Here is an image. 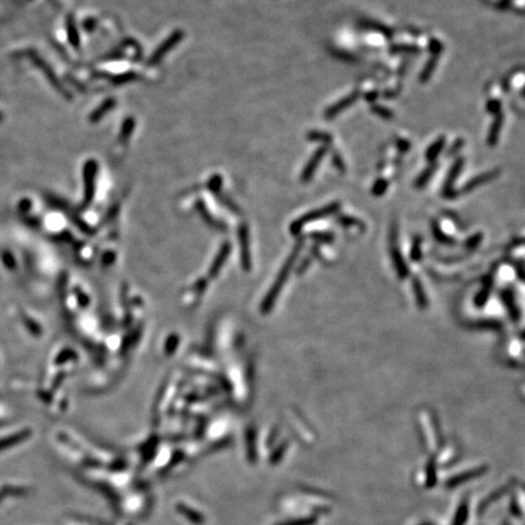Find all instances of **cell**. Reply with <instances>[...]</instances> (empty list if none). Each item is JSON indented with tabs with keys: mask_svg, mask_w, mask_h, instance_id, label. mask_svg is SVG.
Returning <instances> with one entry per match:
<instances>
[{
	"mask_svg": "<svg viewBox=\"0 0 525 525\" xmlns=\"http://www.w3.org/2000/svg\"><path fill=\"white\" fill-rule=\"evenodd\" d=\"M338 221L341 224H343V225H360L361 224L357 220H355L354 218H350V217H341L338 219Z\"/></svg>",
	"mask_w": 525,
	"mask_h": 525,
	"instance_id": "35",
	"label": "cell"
},
{
	"mask_svg": "<svg viewBox=\"0 0 525 525\" xmlns=\"http://www.w3.org/2000/svg\"><path fill=\"white\" fill-rule=\"evenodd\" d=\"M99 172V165L95 159H88L83 167L84 181V206H89L95 195V181Z\"/></svg>",
	"mask_w": 525,
	"mask_h": 525,
	"instance_id": "4",
	"label": "cell"
},
{
	"mask_svg": "<svg viewBox=\"0 0 525 525\" xmlns=\"http://www.w3.org/2000/svg\"><path fill=\"white\" fill-rule=\"evenodd\" d=\"M436 168H438V165H436V163H433V165L428 166L427 168L421 173V175H418V178L416 179V181H415L416 189H423V187L428 184V181L432 179L434 172L436 171Z\"/></svg>",
	"mask_w": 525,
	"mask_h": 525,
	"instance_id": "16",
	"label": "cell"
},
{
	"mask_svg": "<svg viewBox=\"0 0 525 525\" xmlns=\"http://www.w3.org/2000/svg\"><path fill=\"white\" fill-rule=\"evenodd\" d=\"M66 29H67V38L69 44H71L74 49L78 50L80 47V35L77 29V25H75L73 15H68L67 16V20H66Z\"/></svg>",
	"mask_w": 525,
	"mask_h": 525,
	"instance_id": "11",
	"label": "cell"
},
{
	"mask_svg": "<svg viewBox=\"0 0 525 525\" xmlns=\"http://www.w3.org/2000/svg\"><path fill=\"white\" fill-rule=\"evenodd\" d=\"M314 519L312 518H305V519H297V520L288 521V523L281 524V525H310L314 523Z\"/></svg>",
	"mask_w": 525,
	"mask_h": 525,
	"instance_id": "34",
	"label": "cell"
},
{
	"mask_svg": "<svg viewBox=\"0 0 525 525\" xmlns=\"http://www.w3.org/2000/svg\"><path fill=\"white\" fill-rule=\"evenodd\" d=\"M82 26H83L84 31L86 32H93L94 29L98 27V20L95 19H86L83 21V23H82Z\"/></svg>",
	"mask_w": 525,
	"mask_h": 525,
	"instance_id": "32",
	"label": "cell"
},
{
	"mask_svg": "<svg viewBox=\"0 0 525 525\" xmlns=\"http://www.w3.org/2000/svg\"><path fill=\"white\" fill-rule=\"evenodd\" d=\"M487 110L489 113H493L496 116L497 113H500L501 112V101L500 100L497 99H491L489 100L488 104H487Z\"/></svg>",
	"mask_w": 525,
	"mask_h": 525,
	"instance_id": "27",
	"label": "cell"
},
{
	"mask_svg": "<svg viewBox=\"0 0 525 525\" xmlns=\"http://www.w3.org/2000/svg\"><path fill=\"white\" fill-rule=\"evenodd\" d=\"M445 144H446L445 136L441 135V136H439V138L436 139V140L427 148L426 159L428 160V162H434V160L438 158V156L442 151V148H444Z\"/></svg>",
	"mask_w": 525,
	"mask_h": 525,
	"instance_id": "14",
	"label": "cell"
},
{
	"mask_svg": "<svg viewBox=\"0 0 525 525\" xmlns=\"http://www.w3.org/2000/svg\"><path fill=\"white\" fill-rule=\"evenodd\" d=\"M391 252H393V260H394V264H395L397 274H399L400 277H402V278L406 277L409 274L408 268H406V264L403 263L402 258H401V256H400V252L397 251L396 247H393Z\"/></svg>",
	"mask_w": 525,
	"mask_h": 525,
	"instance_id": "18",
	"label": "cell"
},
{
	"mask_svg": "<svg viewBox=\"0 0 525 525\" xmlns=\"http://www.w3.org/2000/svg\"><path fill=\"white\" fill-rule=\"evenodd\" d=\"M27 56H28L29 59L32 60V62L34 63V65L37 66V67H38L39 69H41L42 72H43L45 77H47V79L50 82L51 86H53L54 88H55V89L57 90V92H59L60 94H61V95L63 96V98L67 99V100H72V95H71V93H69L68 90L66 89V88L62 86L61 82H60V80H59V78L56 77L55 72H54V71H53V68H51L50 66L48 65V63L44 61L43 57L39 56L38 54L35 53V51H33V50L27 51Z\"/></svg>",
	"mask_w": 525,
	"mask_h": 525,
	"instance_id": "2",
	"label": "cell"
},
{
	"mask_svg": "<svg viewBox=\"0 0 525 525\" xmlns=\"http://www.w3.org/2000/svg\"><path fill=\"white\" fill-rule=\"evenodd\" d=\"M306 138L310 141H320L324 142V144H329V142H332L333 140L332 135L330 133L320 132V130H311V132L308 133Z\"/></svg>",
	"mask_w": 525,
	"mask_h": 525,
	"instance_id": "20",
	"label": "cell"
},
{
	"mask_svg": "<svg viewBox=\"0 0 525 525\" xmlns=\"http://www.w3.org/2000/svg\"><path fill=\"white\" fill-rule=\"evenodd\" d=\"M339 207H341V205H339L338 202H335V203H331V205L325 206V207H322V208H318V209H315V211H312V212H309V213H306L305 215H303V217H300L299 219H297L296 221H294L292 225H291V232L298 233L300 230H302V227L305 226L306 224H309L310 221H314V220L322 219V218H326L331 214L336 213V212L339 209Z\"/></svg>",
	"mask_w": 525,
	"mask_h": 525,
	"instance_id": "5",
	"label": "cell"
},
{
	"mask_svg": "<svg viewBox=\"0 0 525 525\" xmlns=\"http://www.w3.org/2000/svg\"><path fill=\"white\" fill-rule=\"evenodd\" d=\"M3 119H4V114H3L2 112H0V122H3Z\"/></svg>",
	"mask_w": 525,
	"mask_h": 525,
	"instance_id": "37",
	"label": "cell"
},
{
	"mask_svg": "<svg viewBox=\"0 0 525 525\" xmlns=\"http://www.w3.org/2000/svg\"><path fill=\"white\" fill-rule=\"evenodd\" d=\"M116 105H117L116 99L108 98V99L104 100V101H102L101 104H100L98 107H96L95 110H94L92 113L89 114V122L90 123L100 122V120L104 118L105 114L110 113V112L113 110L114 107H116Z\"/></svg>",
	"mask_w": 525,
	"mask_h": 525,
	"instance_id": "9",
	"label": "cell"
},
{
	"mask_svg": "<svg viewBox=\"0 0 525 525\" xmlns=\"http://www.w3.org/2000/svg\"><path fill=\"white\" fill-rule=\"evenodd\" d=\"M332 163H333V166H335L339 172H344L345 171V165H344V162H343L341 154H339V153L333 152Z\"/></svg>",
	"mask_w": 525,
	"mask_h": 525,
	"instance_id": "30",
	"label": "cell"
},
{
	"mask_svg": "<svg viewBox=\"0 0 525 525\" xmlns=\"http://www.w3.org/2000/svg\"><path fill=\"white\" fill-rule=\"evenodd\" d=\"M390 53L396 54V53H409V54H417L420 53V49L415 45H406V44H400V45H393L390 49Z\"/></svg>",
	"mask_w": 525,
	"mask_h": 525,
	"instance_id": "23",
	"label": "cell"
},
{
	"mask_svg": "<svg viewBox=\"0 0 525 525\" xmlns=\"http://www.w3.org/2000/svg\"><path fill=\"white\" fill-rule=\"evenodd\" d=\"M372 112L375 114H377V116L384 118V119H391V118L394 117V113L391 112L389 108L384 107V106H381V105H373L371 107Z\"/></svg>",
	"mask_w": 525,
	"mask_h": 525,
	"instance_id": "24",
	"label": "cell"
},
{
	"mask_svg": "<svg viewBox=\"0 0 525 525\" xmlns=\"http://www.w3.org/2000/svg\"><path fill=\"white\" fill-rule=\"evenodd\" d=\"M303 247V241L302 242H298V245L296 246V248H294L292 254H291L290 258L287 259L286 264L284 265V268L281 269L280 274H278L277 278H276L274 286L271 287V290H270V292L268 293V296H266V298L264 299V303H263V306H262V310L264 312H268L270 310V308H271L272 305H274L275 300L276 298H277L278 293H280L281 288L284 287L285 282H286L288 275H290V271L291 269L293 268L294 265V262H296L297 257H298V253L300 251V248Z\"/></svg>",
	"mask_w": 525,
	"mask_h": 525,
	"instance_id": "1",
	"label": "cell"
},
{
	"mask_svg": "<svg viewBox=\"0 0 525 525\" xmlns=\"http://www.w3.org/2000/svg\"><path fill=\"white\" fill-rule=\"evenodd\" d=\"M378 96H379V93H378V92H376V90H373V92H370V93H367V94H366V95H365V99H366V101L373 102V101H375L376 99L378 98Z\"/></svg>",
	"mask_w": 525,
	"mask_h": 525,
	"instance_id": "36",
	"label": "cell"
},
{
	"mask_svg": "<svg viewBox=\"0 0 525 525\" xmlns=\"http://www.w3.org/2000/svg\"><path fill=\"white\" fill-rule=\"evenodd\" d=\"M414 290H415L416 298H417V303L420 304V306H422V308H426L427 306L426 294L423 293V288H422L420 281H418L417 278H415V281H414Z\"/></svg>",
	"mask_w": 525,
	"mask_h": 525,
	"instance_id": "21",
	"label": "cell"
},
{
	"mask_svg": "<svg viewBox=\"0 0 525 525\" xmlns=\"http://www.w3.org/2000/svg\"><path fill=\"white\" fill-rule=\"evenodd\" d=\"M135 119L134 117L129 116L127 117L126 119L123 120L122 123V127H120V130H119V134H118V142L119 144H127V142L129 141L130 136H132L133 132H134L135 129Z\"/></svg>",
	"mask_w": 525,
	"mask_h": 525,
	"instance_id": "12",
	"label": "cell"
},
{
	"mask_svg": "<svg viewBox=\"0 0 525 525\" xmlns=\"http://www.w3.org/2000/svg\"><path fill=\"white\" fill-rule=\"evenodd\" d=\"M464 145V140L462 138H458L457 140H455L454 144H452V146L450 147V150L448 151V156H454V154H456L458 151L461 150V148L463 147Z\"/></svg>",
	"mask_w": 525,
	"mask_h": 525,
	"instance_id": "29",
	"label": "cell"
},
{
	"mask_svg": "<svg viewBox=\"0 0 525 525\" xmlns=\"http://www.w3.org/2000/svg\"><path fill=\"white\" fill-rule=\"evenodd\" d=\"M221 184H223V179H221L220 175L219 174H214L213 177H212L208 180V189L211 190L212 192L217 193L218 191L220 190Z\"/></svg>",
	"mask_w": 525,
	"mask_h": 525,
	"instance_id": "26",
	"label": "cell"
},
{
	"mask_svg": "<svg viewBox=\"0 0 525 525\" xmlns=\"http://www.w3.org/2000/svg\"><path fill=\"white\" fill-rule=\"evenodd\" d=\"M463 165L464 159L462 157H460V158L455 160L454 165L451 166L450 171L448 173V177L445 179L444 187H442V197H444V198H455V197L457 196V191H455L452 186H454V183L456 181L458 175L462 172Z\"/></svg>",
	"mask_w": 525,
	"mask_h": 525,
	"instance_id": "6",
	"label": "cell"
},
{
	"mask_svg": "<svg viewBox=\"0 0 525 525\" xmlns=\"http://www.w3.org/2000/svg\"><path fill=\"white\" fill-rule=\"evenodd\" d=\"M139 78H140V75H139L138 73H135V72H133V71H129V72H124V73H120V74H111L110 78H108V80H110L111 84H113V86H123V84L132 83V82L138 80Z\"/></svg>",
	"mask_w": 525,
	"mask_h": 525,
	"instance_id": "15",
	"label": "cell"
},
{
	"mask_svg": "<svg viewBox=\"0 0 525 525\" xmlns=\"http://www.w3.org/2000/svg\"><path fill=\"white\" fill-rule=\"evenodd\" d=\"M388 189V181L385 179H378L372 186V193L375 196H382Z\"/></svg>",
	"mask_w": 525,
	"mask_h": 525,
	"instance_id": "25",
	"label": "cell"
},
{
	"mask_svg": "<svg viewBox=\"0 0 525 525\" xmlns=\"http://www.w3.org/2000/svg\"><path fill=\"white\" fill-rule=\"evenodd\" d=\"M362 26L365 27V28L373 29V31H377V32L383 33V34L387 35V37H390V35L393 34V31H390V28H387V27H384L383 25H379V23H377V22H371V21H366V22H362Z\"/></svg>",
	"mask_w": 525,
	"mask_h": 525,
	"instance_id": "22",
	"label": "cell"
},
{
	"mask_svg": "<svg viewBox=\"0 0 525 525\" xmlns=\"http://www.w3.org/2000/svg\"><path fill=\"white\" fill-rule=\"evenodd\" d=\"M438 61H439V55H432V57L428 60V62L424 65V68L422 69V72L420 74V80L422 82V83H427V82L430 79L433 72L435 71V67H436V65H438Z\"/></svg>",
	"mask_w": 525,
	"mask_h": 525,
	"instance_id": "17",
	"label": "cell"
},
{
	"mask_svg": "<svg viewBox=\"0 0 525 525\" xmlns=\"http://www.w3.org/2000/svg\"><path fill=\"white\" fill-rule=\"evenodd\" d=\"M502 124H503V114L500 112V113L496 114L493 124H491V128H490V130H489L488 144L490 145V146H495V145L497 144V141H499V135H500L501 129H502Z\"/></svg>",
	"mask_w": 525,
	"mask_h": 525,
	"instance_id": "13",
	"label": "cell"
},
{
	"mask_svg": "<svg viewBox=\"0 0 525 525\" xmlns=\"http://www.w3.org/2000/svg\"><path fill=\"white\" fill-rule=\"evenodd\" d=\"M395 145L400 152H408L410 150V142L408 140H405V139H397Z\"/></svg>",
	"mask_w": 525,
	"mask_h": 525,
	"instance_id": "33",
	"label": "cell"
},
{
	"mask_svg": "<svg viewBox=\"0 0 525 525\" xmlns=\"http://www.w3.org/2000/svg\"><path fill=\"white\" fill-rule=\"evenodd\" d=\"M184 35H185V33L181 31V29H177V31L171 33V35H169L167 39H165V41H163L162 43L158 45V48L153 51L152 55L148 57L147 65L148 66L158 65V63L163 60V57H165L166 55H168V54L172 51L173 48L177 47V45L180 43L181 41H183Z\"/></svg>",
	"mask_w": 525,
	"mask_h": 525,
	"instance_id": "3",
	"label": "cell"
},
{
	"mask_svg": "<svg viewBox=\"0 0 525 525\" xmlns=\"http://www.w3.org/2000/svg\"><path fill=\"white\" fill-rule=\"evenodd\" d=\"M484 470L485 469L482 468V469H473V470H469V472H463L462 474H458L456 476H454V478H452L451 480L449 481V485H450V487H454V485L460 484V482L469 480V479L474 478L475 475L481 474V473L484 472Z\"/></svg>",
	"mask_w": 525,
	"mask_h": 525,
	"instance_id": "19",
	"label": "cell"
},
{
	"mask_svg": "<svg viewBox=\"0 0 525 525\" xmlns=\"http://www.w3.org/2000/svg\"><path fill=\"white\" fill-rule=\"evenodd\" d=\"M359 98H360V93L356 90V92L349 94V95L345 96V98H343L342 100H339V101H337L336 104L330 106V107L325 111V117H326V119H332V118L338 116L341 112L347 110V108L350 107L351 105H354Z\"/></svg>",
	"mask_w": 525,
	"mask_h": 525,
	"instance_id": "7",
	"label": "cell"
},
{
	"mask_svg": "<svg viewBox=\"0 0 525 525\" xmlns=\"http://www.w3.org/2000/svg\"><path fill=\"white\" fill-rule=\"evenodd\" d=\"M326 153H327V146H321V147H318L316 151H315L314 154L311 156V158L308 160V163H306L302 175H300L302 181L306 183V181L311 180L312 177H314L315 172H316L318 165H320L321 160L324 159V157L326 156Z\"/></svg>",
	"mask_w": 525,
	"mask_h": 525,
	"instance_id": "8",
	"label": "cell"
},
{
	"mask_svg": "<svg viewBox=\"0 0 525 525\" xmlns=\"http://www.w3.org/2000/svg\"><path fill=\"white\" fill-rule=\"evenodd\" d=\"M429 50H430V53H432V55L440 56V54H441V51H442V44L440 43L438 39H435V38L430 39Z\"/></svg>",
	"mask_w": 525,
	"mask_h": 525,
	"instance_id": "28",
	"label": "cell"
},
{
	"mask_svg": "<svg viewBox=\"0 0 525 525\" xmlns=\"http://www.w3.org/2000/svg\"><path fill=\"white\" fill-rule=\"evenodd\" d=\"M124 57V51L122 49H114L108 55H106L105 61H114V60H122Z\"/></svg>",
	"mask_w": 525,
	"mask_h": 525,
	"instance_id": "31",
	"label": "cell"
},
{
	"mask_svg": "<svg viewBox=\"0 0 525 525\" xmlns=\"http://www.w3.org/2000/svg\"><path fill=\"white\" fill-rule=\"evenodd\" d=\"M499 173H500L499 169H494V171L482 173V174H480V175H476V177L472 178L468 183L464 185L463 192H469V191L474 190L475 187L480 186V185L488 183V181H491L493 179H495L497 175H499Z\"/></svg>",
	"mask_w": 525,
	"mask_h": 525,
	"instance_id": "10",
	"label": "cell"
}]
</instances>
